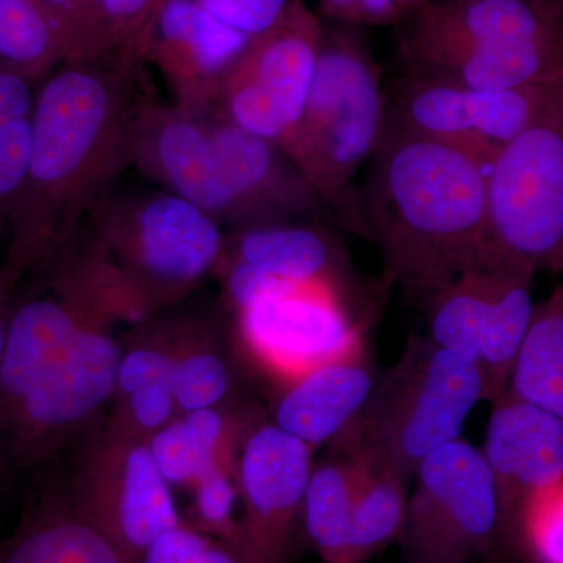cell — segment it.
I'll list each match as a JSON object with an SVG mask.
<instances>
[{"instance_id": "f1b7e54d", "label": "cell", "mask_w": 563, "mask_h": 563, "mask_svg": "<svg viewBox=\"0 0 563 563\" xmlns=\"http://www.w3.org/2000/svg\"><path fill=\"white\" fill-rule=\"evenodd\" d=\"M38 85L0 63V239L27 173Z\"/></svg>"}, {"instance_id": "9a60e30c", "label": "cell", "mask_w": 563, "mask_h": 563, "mask_svg": "<svg viewBox=\"0 0 563 563\" xmlns=\"http://www.w3.org/2000/svg\"><path fill=\"white\" fill-rule=\"evenodd\" d=\"M133 166L222 228H251L222 172L206 111L146 99L136 125Z\"/></svg>"}, {"instance_id": "2e32d148", "label": "cell", "mask_w": 563, "mask_h": 563, "mask_svg": "<svg viewBox=\"0 0 563 563\" xmlns=\"http://www.w3.org/2000/svg\"><path fill=\"white\" fill-rule=\"evenodd\" d=\"M492 404L481 451L498 498L499 543L515 547L526 506L563 474V420L509 393Z\"/></svg>"}, {"instance_id": "3957f363", "label": "cell", "mask_w": 563, "mask_h": 563, "mask_svg": "<svg viewBox=\"0 0 563 563\" xmlns=\"http://www.w3.org/2000/svg\"><path fill=\"white\" fill-rule=\"evenodd\" d=\"M481 401H487V390L477 366L428 333H412L335 444L343 454L412 483L429 454L461 439Z\"/></svg>"}, {"instance_id": "f546056e", "label": "cell", "mask_w": 563, "mask_h": 563, "mask_svg": "<svg viewBox=\"0 0 563 563\" xmlns=\"http://www.w3.org/2000/svg\"><path fill=\"white\" fill-rule=\"evenodd\" d=\"M117 65L139 69L161 0H90Z\"/></svg>"}, {"instance_id": "5b68a950", "label": "cell", "mask_w": 563, "mask_h": 563, "mask_svg": "<svg viewBox=\"0 0 563 563\" xmlns=\"http://www.w3.org/2000/svg\"><path fill=\"white\" fill-rule=\"evenodd\" d=\"M88 225L132 313L177 301L224 254L220 222L162 188L114 191Z\"/></svg>"}, {"instance_id": "277c9868", "label": "cell", "mask_w": 563, "mask_h": 563, "mask_svg": "<svg viewBox=\"0 0 563 563\" xmlns=\"http://www.w3.org/2000/svg\"><path fill=\"white\" fill-rule=\"evenodd\" d=\"M357 29L324 25L303 111V172L324 196L336 225L365 239L354 179L383 140L388 96Z\"/></svg>"}, {"instance_id": "44dd1931", "label": "cell", "mask_w": 563, "mask_h": 563, "mask_svg": "<svg viewBox=\"0 0 563 563\" xmlns=\"http://www.w3.org/2000/svg\"><path fill=\"white\" fill-rule=\"evenodd\" d=\"M0 563L128 562L74 509L62 487H49L33 496L20 523L0 543Z\"/></svg>"}, {"instance_id": "8fae6325", "label": "cell", "mask_w": 563, "mask_h": 563, "mask_svg": "<svg viewBox=\"0 0 563 563\" xmlns=\"http://www.w3.org/2000/svg\"><path fill=\"white\" fill-rule=\"evenodd\" d=\"M96 320V318H95ZM88 321L31 390L0 415V457L38 465L57 453L117 391L120 344Z\"/></svg>"}, {"instance_id": "1f68e13d", "label": "cell", "mask_w": 563, "mask_h": 563, "mask_svg": "<svg viewBox=\"0 0 563 563\" xmlns=\"http://www.w3.org/2000/svg\"><path fill=\"white\" fill-rule=\"evenodd\" d=\"M515 547L532 563H563V474L526 506Z\"/></svg>"}, {"instance_id": "4fadbf2b", "label": "cell", "mask_w": 563, "mask_h": 563, "mask_svg": "<svg viewBox=\"0 0 563 563\" xmlns=\"http://www.w3.org/2000/svg\"><path fill=\"white\" fill-rule=\"evenodd\" d=\"M351 296L318 282L285 290L239 310V331L252 354L290 380L365 346Z\"/></svg>"}, {"instance_id": "ffe728a7", "label": "cell", "mask_w": 563, "mask_h": 563, "mask_svg": "<svg viewBox=\"0 0 563 563\" xmlns=\"http://www.w3.org/2000/svg\"><path fill=\"white\" fill-rule=\"evenodd\" d=\"M222 258L246 263L280 279L318 282L351 296L352 268L340 240L321 222H282L239 229Z\"/></svg>"}, {"instance_id": "9c48e42d", "label": "cell", "mask_w": 563, "mask_h": 563, "mask_svg": "<svg viewBox=\"0 0 563 563\" xmlns=\"http://www.w3.org/2000/svg\"><path fill=\"white\" fill-rule=\"evenodd\" d=\"M487 195L496 250L537 272L563 274V113L499 150Z\"/></svg>"}, {"instance_id": "8d00e7d4", "label": "cell", "mask_w": 563, "mask_h": 563, "mask_svg": "<svg viewBox=\"0 0 563 563\" xmlns=\"http://www.w3.org/2000/svg\"><path fill=\"white\" fill-rule=\"evenodd\" d=\"M10 282L7 280L3 273L2 261H0V366H2L3 351H5L7 333H9V324L11 310H13V301H11Z\"/></svg>"}, {"instance_id": "74e56055", "label": "cell", "mask_w": 563, "mask_h": 563, "mask_svg": "<svg viewBox=\"0 0 563 563\" xmlns=\"http://www.w3.org/2000/svg\"><path fill=\"white\" fill-rule=\"evenodd\" d=\"M361 0H320L322 16L335 24L352 25Z\"/></svg>"}, {"instance_id": "d590c367", "label": "cell", "mask_w": 563, "mask_h": 563, "mask_svg": "<svg viewBox=\"0 0 563 563\" xmlns=\"http://www.w3.org/2000/svg\"><path fill=\"white\" fill-rule=\"evenodd\" d=\"M195 2L214 20L252 38L272 27L290 5L291 0H195Z\"/></svg>"}, {"instance_id": "cb8c5ba5", "label": "cell", "mask_w": 563, "mask_h": 563, "mask_svg": "<svg viewBox=\"0 0 563 563\" xmlns=\"http://www.w3.org/2000/svg\"><path fill=\"white\" fill-rule=\"evenodd\" d=\"M363 465L351 455L313 465L303 496L302 528L324 563H347L352 512Z\"/></svg>"}, {"instance_id": "e0dca14e", "label": "cell", "mask_w": 563, "mask_h": 563, "mask_svg": "<svg viewBox=\"0 0 563 563\" xmlns=\"http://www.w3.org/2000/svg\"><path fill=\"white\" fill-rule=\"evenodd\" d=\"M206 117L222 172L251 228L282 222L336 224L317 185L284 151L213 110Z\"/></svg>"}, {"instance_id": "e575fe53", "label": "cell", "mask_w": 563, "mask_h": 563, "mask_svg": "<svg viewBox=\"0 0 563 563\" xmlns=\"http://www.w3.org/2000/svg\"><path fill=\"white\" fill-rule=\"evenodd\" d=\"M140 563H250L231 544L179 525L163 532Z\"/></svg>"}, {"instance_id": "5bb4252c", "label": "cell", "mask_w": 563, "mask_h": 563, "mask_svg": "<svg viewBox=\"0 0 563 563\" xmlns=\"http://www.w3.org/2000/svg\"><path fill=\"white\" fill-rule=\"evenodd\" d=\"M313 451L274 422L252 429L235 466L242 553L250 563H291Z\"/></svg>"}, {"instance_id": "8992f818", "label": "cell", "mask_w": 563, "mask_h": 563, "mask_svg": "<svg viewBox=\"0 0 563 563\" xmlns=\"http://www.w3.org/2000/svg\"><path fill=\"white\" fill-rule=\"evenodd\" d=\"M324 24L302 0H291L279 20L252 36L225 74L213 111L269 141L303 172V111ZM306 173V172H303Z\"/></svg>"}, {"instance_id": "ba28073f", "label": "cell", "mask_w": 563, "mask_h": 563, "mask_svg": "<svg viewBox=\"0 0 563 563\" xmlns=\"http://www.w3.org/2000/svg\"><path fill=\"white\" fill-rule=\"evenodd\" d=\"M399 539L401 563H470L499 543L495 484L483 451L459 439L418 466Z\"/></svg>"}, {"instance_id": "30bf717a", "label": "cell", "mask_w": 563, "mask_h": 563, "mask_svg": "<svg viewBox=\"0 0 563 563\" xmlns=\"http://www.w3.org/2000/svg\"><path fill=\"white\" fill-rule=\"evenodd\" d=\"M87 451L63 492L125 562L140 563L163 532L181 525L172 485L158 472L147 440L117 422Z\"/></svg>"}, {"instance_id": "7c38bea8", "label": "cell", "mask_w": 563, "mask_h": 563, "mask_svg": "<svg viewBox=\"0 0 563 563\" xmlns=\"http://www.w3.org/2000/svg\"><path fill=\"white\" fill-rule=\"evenodd\" d=\"M391 106L402 128L459 147L488 169L503 146L563 113V77L484 91L412 74L396 84Z\"/></svg>"}, {"instance_id": "603a6c76", "label": "cell", "mask_w": 563, "mask_h": 563, "mask_svg": "<svg viewBox=\"0 0 563 563\" xmlns=\"http://www.w3.org/2000/svg\"><path fill=\"white\" fill-rule=\"evenodd\" d=\"M506 393L563 420V280L533 307Z\"/></svg>"}, {"instance_id": "836d02e7", "label": "cell", "mask_w": 563, "mask_h": 563, "mask_svg": "<svg viewBox=\"0 0 563 563\" xmlns=\"http://www.w3.org/2000/svg\"><path fill=\"white\" fill-rule=\"evenodd\" d=\"M51 14L68 47L69 62L117 65L109 41L90 0H40ZM120 66V65H118Z\"/></svg>"}, {"instance_id": "ac0fdd59", "label": "cell", "mask_w": 563, "mask_h": 563, "mask_svg": "<svg viewBox=\"0 0 563 563\" xmlns=\"http://www.w3.org/2000/svg\"><path fill=\"white\" fill-rule=\"evenodd\" d=\"M250 40L214 20L195 0H161L144 62L157 66L176 103L210 111L222 79Z\"/></svg>"}, {"instance_id": "d6986e66", "label": "cell", "mask_w": 563, "mask_h": 563, "mask_svg": "<svg viewBox=\"0 0 563 563\" xmlns=\"http://www.w3.org/2000/svg\"><path fill=\"white\" fill-rule=\"evenodd\" d=\"M376 379L365 346L358 347L291 379L273 422L312 451L335 443L357 420Z\"/></svg>"}, {"instance_id": "7a4b0ae2", "label": "cell", "mask_w": 563, "mask_h": 563, "mask_svg": "<svg viewBox=\"0 0 563 563\" xmlns=\"http://www.w3.org/2000/svg\"><path fill=\"white\" fill-rule=\"evenodd\" d=\"M358 211L383 258L384 287L424 303L493 251L487 168L465 151L388 120Z\"/></svg>"}, {"instance_id": "7402d4cb", "label": "cell", "mask_w": 563, "mask_h": 563, "mask_svg": "<svg viewBox=\"0 0 563 563\" xmlns=\"http://www.w3.org/2000/svg\"><path fill=\"white\" fill-rule=\"evenodd\" d=\"M404 73L422 74L470 90H507L563 77V24L540 35L462 52Z\"/></svg>"}, {"instance_id": "6da1fadb", "label": "cell", "mask_w": 563, "mask_h": 563, "mask_svg": "<svg viewBox=\"0 0 563 563\" xmlns=\"http://www.w3.org/2000/svg\"><path fill=\"white\" fill-rule=\"evenodd\" d=\"M146 99L136 69L110 63H63L40 81L27 173L2 235L13 290L46 273L113 195Z\"/></svg>"}, {"instance_id": "f35d334b", "label": "cell", "mask_w": 563, "mask_h": 563, "mask_svg": "<svg viewBox=\"0 0 563 563\" xmlns=\"http://www.w3.org/2000/svg\"><path fill=\"white\" fill-rule=\"evenodd\" d=\"M404 2H406V5L415 13V11L424 7L426 3L433 2V0H404Z\"/></svg>"}, {"instance_id": "4dcf8cb0", "label": "cell", "mask_w": 563, "mask_h": 563, "mask_svg": "<svg viewBox=\"0 0 563 563\" xmlns=\"http://www.w3.org/2000/svg\"><path fill=\"white\" fill-rule=\"evenodd\" d=\"M173 395L177 412L217 409L231 390V372L217 352L190 351L174 355Z\"/></svg>"}, {"instance_id": "83f0119b", "label": "cell", "mask_w": 563, "mask_h": 563, "mask_svg": "<svg viewBox=\"0 0 563 563\" xmlns=\"http://www.w3.org/2000/svg\"><path fill=\"white\" fill-rule=\"evenodd\" d=\"M69 62L60 29L40 0H0V63L40 84Z\"/></svg>"}, {"instance_id": "484cf974", "label": "cell", "mask_w": 563, "mask_h": 563, "mask_svg": "<svg viewBox=\"0 0 563 563\" xmlns=\"http://www.w3.org/2000/svg\"><path fill=\"white\" fill-rule=\"evenodd\" d=\"M173 363V354L157 347H135L122 355L114 391L120 428L144 439L174 420Z\"/></svg>"}, {"instance_id": "d6a6232c", "label": "cell", "mask_w": 563, "mask_h": 563, "mask_svg": "<svg viewBox=\"0 0 563 563\" xmlns=\"http://www.w3.org/2000/svg\"><path fill=\"white\" fill-rule=\"evenodd\" d=\"M195 517L198 531L231 544L242 553L240 520L235 517L239 488L231 468L211 470L195 485ZM243 554V553H242Z\"/></svg>"}, {"instance_id": "52a82bcc", "label": "cell", "mask_w": 563, "mask_h": 563, "mask_svg": "<svg viewBox=\"0 0 563 563\" xmlns=\"http://www.w3.org/2000/svg\"><path fill=\"white\" fill-rule=\"evenodd\" d=\"M536 273L529 263L495 250L422 303L428 335L477 366L487 401L495 402L509 387L515 358L536 307Z\"/></svg>"}, {"instance_id": "d4e9b609", "label": "cell", "mask_w": 563, "mask_h": 563, "mask_svg": "<svg viewBox=\"0 0 563 563\" xmlns=\"http://www.w3.org/2000/svg\"><path fill=\"white\" fill-rule=\"evenodd\" d=\"M228 421L217 409L180 415L147 439L158 472L172 487L192 485L211 470L229 468Z\"/></svg>"}, {"instance_id": "4316f807", "label": "cell", "mask_w": 563, "mask_h": 563, "mask_svg": "<svg viewBox=\"0 0 563 563\" xmlns=\"http://www.w3.org/2000/svg\"><path fill=\"white\" fill-rule=\"evenodd\" d=\"M362 465V481L352 512L347 563L369 561L391 543L399 542L409 504L410 483L388 470L365 462Z\"/></svg>"}]
</instances>
